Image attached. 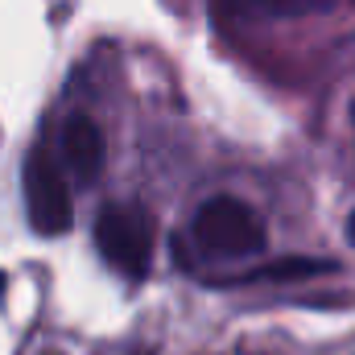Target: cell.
I'll return each instance as SVG.
<instances>
[{
    "label": "cell",
    "mask_w": 355,
    "mask_h": 355,
    "mask_svg": "<svg viewBox=\"0 0 355 355\" xmlns=\"http://www.w3.org/2000/svg\"><path fill=\"white\" fill-rule=\"evenodd\" d=\"M21 186H25V211H29V223H33L42 236H62V232H71V223H75L71 190H67L62 166H58L46 149H33V153L25 157Z\"/></svg>",
    "instance_id": "obj_2"
},
{
    "label": "cell",
    "mask_w": 355,
    "mask_h": 355,
    "mask_svg": "<svg viewBox=\"0 0 355 355\" xmlns=\"http://www.w3.org/2000/svg\"><path fill=\"white\" fill-rule=\"evenodd\" d=\"M248 4L265 17H310V12H327L335 0H248Z\"/></svg>",
    "instance_id": "obj_5"
},
{
    "label": "cell",
    "mask_w": 355,
    "mask_h": 355,
    "mask_svg": "<svg viewBox=\"0 0 355 355\" xmlns=\"http://www.w3.org/2000/svg\"><path fill=\"white\" fill-rule=\"evenodd\" d=\"M347 236H352V244H355V211H352V219H347Z\"/></svg>",
    "instance_id": "obj_6"
},
{
    "label": "cell",
    "mask_w": 355,
    "mask_h": 355,
    "mask_svg": "<svg viewBox=\"0 0 355 355\" xmlns=\"http://www.w3.org/2000/svg\"><path fill=\"white\" fill-rule=\"evenodd\" d=\"M103 261L124 277H145L153 261V223L141 207H107L95 223Z\"/></svg>",
    "instance_id": "obj_3"
},
{
    "label": "cell",
    "mask_w": 355,
    "mask_h": 355,
    "mask_svg": "<svg viewBox=\"0 0 355 355\" xmlns=\"http://www.w3.org/2000/svg\"><path fill=\"white\" fill-rule=\"evenodd\" d=\"M62 162L79 182H95L103 174V128L91 116H71L62 128Z\"/></svg>",
    "instance_id": "obj_4"
},
{
    "label": "cell",
    "mask_w": 355,
    "mask_h": 355,
    "mask_svg": "<svg viewBox=\"0 0 355 355\" xmlns=\"http://www.w3.org/2000/svg\"><path fill=\"white\" fill-rule=\"evenodd\" d=\"M194 244L207 252V257H223V261H244V257H257L265 252V223L261 215L232 198V194H219V198H207L198 211H194Z\"/></svg>",
    "instance_id": "obj_1"
}]
</instances>
